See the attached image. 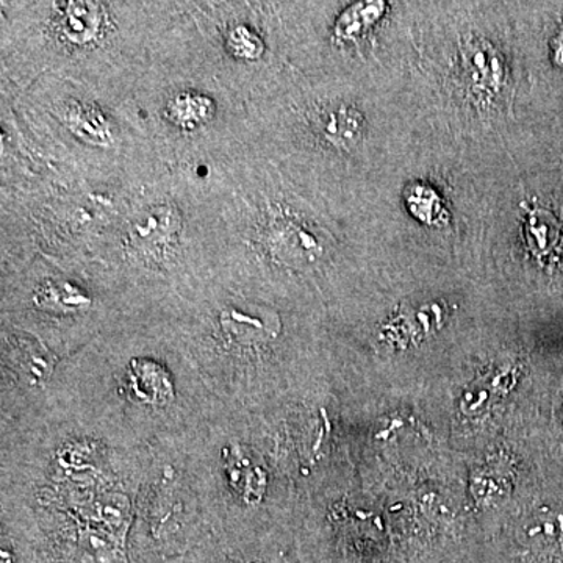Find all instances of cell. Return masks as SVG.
<instances>
[{"label":"cell","mask_w":563,"mask_h":563,"mask_svg":"<svg viewBox=\"0 0 563 563\" xmlns=\"http://www.w3.org/2000/svg\"><path fill=\"white\" fill-rule=\"evenodd\" d=\"M285 299L209 277L169 314L174 331L218 402L263 413L291 350Z\"/></svg>","instance_id":"8992f818"},{"label":"cell","mask_w":563,"mask_h":563,"mask_svg":"<svg viewBox=\"0 0 563 563\" xmlns=\"http://www.w3.org/2000/svg\"><path fill=\"white\" fill-rule=\"evenodd\" d=\"M14 109L47 162L62 174L106 187L141 188L165 172L128 99L44 76L24 90L9 84Z\"/></svg>","instance_id":"52a82bcc"},{"label":"cell","mask_w":563,"mask_h":563,"mask_svg":"<svg viewBox=\"0 0 563 563\" xmlns=\"http://www.w3.org/2000/svg\"><path fill=\"white\" fill-rule=\"evenodd\" d=\"M528 236L529 246L536 254H548L561 239V225L550 211L533 210L528 222Z\"/></svg>","instance_id":"7c38bea8"},{"label":"cell","mask_w":563,"mask_h":563,"mask_svg":"<svg viewBox=\"0 0 563 563\" xmlns=\"http://www.w3.org/2000/svg\"><path fill=\"white\" fill-rule=\"evenodd\" d=\"M139 190L55 174L27 190L0 191V277L38 254L92 257Z\"/></svg>","instance_id":"9c48e42d"},{"label":"cell","mask_w":563,"mask_h":563,"mask_svg":"<svg viewBox=\"0 0 563 563\" xmlns=\"http://www.w3.org/2000/svg\"><path fill=\"white\" fill-rule=\"evenodd\" d=\"M203 201L211 276L218 279L287 299L291 287L324 279L339 262V242L320 214L252 150Z\"/></svg>","instance_id":"3957f363"},{"label":"cell","mask_w":563,"mask_h":563,"mask_svg":"<svg viewBox=\"0 0 563 563\" xmlns=\"http://www.w3.org/2000/svg\"><path fill=\"white\" fill-rule=\"evenodd\" d=\"M128 102L166 169L231 162L252 150L247 103L203 60L187 0Z\"/></svg>","instance_id":"277c9868"},{"label":"cell","mask_w":563,"mask_h":563,"mask_svg":"<svg viewBox=\"0 0 563 563\" xmlns=\"http://www.w3.org/2000/svg\"><path fill=\"white\" fill-rule=\"evenodd\" d=\"M203 60L244 102L262 98L288 70L276 2L187 0Z\"/></svg>","instance_id":"30bf717a"},{"label":"cell","mask_w":563,"mask_h":563,"mask_svg":"<svg viewBox=\"0 0 563 563\" xmlns=\"http://www.w3.org/2000/svg\"><path fill=\"white\" fill-rule=\"evenodd\" d=\"M92 257L113 274L133 314L168 318L211 277L206 201L165 169L135 192Z\"/></svg>","instance_id":"5b68a950"},{"label":"cell","mask_w":563,"mask_h":563,"mask_svg":"<svg viewBox=\"0 0 563 563\" xmlns=\"http://www.w3.org/2000/svg\"><path fill=\"white\" fill-rule=\"evenodd\" d=\"M184 10V0H2L0 84L44 76L128 99Z\"/></svg>","instance_id":"7a4b0ae2"},{"label":"cell","mask_w":563,"mask_h":563,"mask_svg":"<svg viewBox=\"0 0 563 563\" xmlns=\"http://www.w3.org/2000/svg\"><path fill=\"white\" fill-rule=\"evenodd\" d=\"M383 2H355L343 5L335 13L322 14L328 21L325 25L324 41L322 44L325 54L332 55L333 52H346L355 49L369 31L377 24L384 13ZM320 52L312 55L317 57Z\"/></svg>","instance_id":"8fae6325"},{"label":"cell","mask_w":563,"mask_h":563,"mask_svg":"<svg viewBox=\"0 0 563 563\" xmlns=\"http://www.w3.org/2000/svg\"><path fill=\"white\" fill-rule=\"evenodd\" d=\"M217 401L168 318L129 314L65 358L44 406L128 448L187 442Z\"/></svg>","instance_id":"6da1fadb"},{"label":"cell","mask_w":563,"mask_h":563,"mask_svg":"<svg viewBox=\"0 0 563 563\" xmlns=\"http://www.w3.org/2000/svg\"><path fill=\"white\" fill-rule=\"evenodd\" d=\"M132 313L113 274L91 255L38 254L0 279V322L38 340L60 361Z\"/></svg>","instance_id":"ba28073f"}]
</instances>
